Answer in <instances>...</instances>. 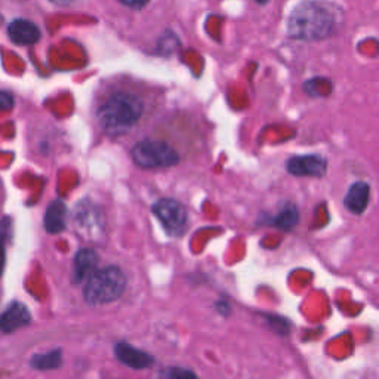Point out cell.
Here are the masks:
<instances>
[{"mask_svg":"<svg viewBox=\"0 0 379 379\" xmlns=\"http://www.w3.org/2000/svg\"><path fill=\"white\" fill-rule=\"evenodd\" d=\"M144 113V102L129 92H116L98 109V122L105 133L122 136L131 132Z\"/></svg>","mask_w":379,"mask_h":379,"instance_id":"obj_1","label":"cell"},{"mask_svg":"<svg viewBox=\"0 0 379 379\" xmlns=\"http://www.w3.org/2000/svg\"><path fill=\"white\" fill-rule=\"evenodd\" d=\"M335 23L337 17L330 5L310 0L294 9L287 23V33L298 40H320L332 33Z\"/></svg>","mask_w":379,"mask_h":379,"instance_id":"obj_2","label":"cell"},{"mask_svg":"<svg viewBox=\"0 0 379 379\" xmlns=\"http://www.w3.org/2000/svg\"><path fill=\"white\" fill-rule=\"evenodd\" d=\"M126 289L125 272L116 265L97 268L83 287V296L89 306L112 304L124 295Z\"/></svg>","mask_w":379,"mask_h":379,"instance_id":"obj_3","label":"cell"},{"mask_svg":"<svg viewBox=\"0 0 379 379\" xmlns=\"http://www.w3.org/2000/svg\"><path fill=\"white\" fill-rule=\"evenodd\" d=\"M131 157L136 166L143 169L172 168L179 163L178 151L164 141L144 140L132 147Z\"/></svg>","mask_w":379,"mask_h":379,"instance_id":"obj_4","label":"cell"},{"mask_svg":"<svg viewBox=\"0 0 379 379\" xmlns=\"http://www.w3.org/2000/svg\"><path fill=\"white\" fill-rule=\"evenodd\" d=\"M153 214L162 222L164 231L169 236L179 237L186 233L188 215L181 202L174 199H160L153 206Z\"/></svg>","mask_w":379,"mask_h":379,"instance_id":"obj_5","label":"cell"},{"mask_svg":"<svg viewBox=\"0 0 379 379\" xmlns=\"http://www.w3.org/2000/svg\"><path fill=\"white\" fill-rule=\"evenodd\" d=\"M287 172L295 176L322 178L327 171V162L320 155L294 156L286 163Z\"/></svg>","mask_w":379,"mask_h":379,"instance_id":"obj_6","label":"cell"},{"mask_svg":"<svg viewBox=\"0 0 379 379\" xmlns=\"http://www.w3.org/2000/svg\"><path fill=\"white\" fill-rule=\"evenodd\" d=\"M114 354L122 365L133 371L148 369L155 363V359L148 353L140 350V348H135L131 344L124 342V341H120L114 345Z\"/></svg>","mask_w":379,"mask_h":379,"instance_id":"obj_7","label":"cell"},{"mask_svg":"<svg viewBox=\"0 0 379 379\" xmlns=\"http://www.w3.org/2000/svg\"><path fill=\"white\" fill-rule=\"evenodd\" d=\"M32 322V315L21 302H13L2 314H0V330L12 333Z\"/></svg>","mask_w":379,"mask_h":379,"instance_id":"obj_8","label":"cell"},{"mask_svg":"<svg viewBox=\"0 0 379 379\" xmlns=\"http://www.w3.org/2000/svg\"><path fill=\"white\" fill-rule=\"evenodd\" d=\"M8 35L13 43L21 44V47H28V44H35L39 42L40 30L35 23L20 18L9 24Z\"/></svg>","mask_w":379,"mask_h":379,"instance_id":"obj_9","label":"cell"},{"mask_svg":"<svg viewBox=\"0 0 379 379\" xmlns=\"http://www.w3.org/2000/svg\"><path fill=\"white\" fill-rule=\"evenodd\" d=\"M100 256L94 249H80L74 256L73 280L74 283L86 282V279L98 268Z\"/></svg>","mask_w":379,"mask_h":379,"instance_id":"obj_10","label":"cell"},{"mask_svg":"<svg viewBox=\"0 0 379 379\" xmlns=\"http://www.w3.org/2000/svg\"><path fill=\"white\" fill-rule=\"evenodd\" d=\"M371 200V186L365 181H357L344 197L345 207L354 215H361Z\"/></svg>","mask_w":379,"mask_h":379,"instance_id":"obj_11","label":"cell"},{"mask_svg":"<svg viewBox=\"0 0 379 379\" xmlns=\"http://www.w3.org/2000/svg\"><path fill=\"white\" fill-rule=\"evenodd\" d=\"M67 206L61 200H54L44 214V229L51 234H58L66 230Z\"/></svg>","mask_w":379,"mask_h":379,"instance_id":"obj_12","label":"cell"},{"mask_svg":"<svg viewBox=\"0 0 379 379\" xmlns=\"http://www.w3.org/2000/svg\"><path fill=\"white\" fill-rule=\"evenodd\" d=\"M270 222L283 231H291L299 222V209L294 203H286Z\"/></svg>","mask_w":379,"mask_h":379,"instance_id":"obj_13","label":"cell"},{"mask_svg":"<svg viewBox=\"0 0 379 379\" xmlns=\"http://www.w3.org/2000/svg\"><path fill=\"white\" fill-rule=\"evenodd\" d=\"M32 365L33 369L36 371H54L58 369L63 365V353L61 350H54L49 353H43V354H36L32 359Z\"/></svg>","mask_w":379,"mask_h":379,"instance_id":"obj_14","label":"cell"},{"mask_svg":"<svg viewBox=\"0 0 379 379\" xmlns=\"http://www.w3.org/2000/svg\"><path fill=\"white\" fill-rule=\"evenodd\" d=\"M98 212L95 206H90L88 203H82L80 209L76 210V222H78L82 229L94 231L95 227H98Z\"/></svg>","mask_w":379,"mask_h":379,"instance_id":"obj_15","label":"cell"},{"mask_svg":"<svg viewBox=\"0 0 379 379\" xmlns=\"http://www.w3.org/2000/svg\"><path fill=\"white\" fill-rule=\"evenodd\" d=\"M11 221L8 218L0 221V276H2L4 268H5V240L9 236V229H11Z\"/></svg>","mask_w":379,"mask_h":379,"instance_id":"obj_16","label":"cell"},{"mask_svg":"<svg viewBox=\"0 0 379 379\" xmlns=\"http://www.w3.org/2000/svg\"><path fill=\"white\" fill-rule=\"evenodd\" d=\"M162 376H168V378H181V376H191V378H195V373H193L191 371L188 369H184V368H171L168 371L162 372Z\"/></svg>","mask_w":379,"mask_h":379,"instance_id":"obj_17","label":"cell"},{"mask_svg":"<svg viewBox=\"0 0 379 379\" xmlns=\"http://www.w3.org/2000/svg\"><path fill=\"white\" fill-rule=\"evenodd\" d=\"M13 107V97L9 92L0 90V112H6Z\"/></svg>","mask_w":379,"mask_h":379,"instance_id":"obj_18","label":"cell"},{"mask_svg":"<svg viewBox=\"0 0 379 379\" xmlns=\"http://www.w3.org/2000/svg\"><path fill=\"white\" fill-rule=\"evenodd\" d=\"M120 2L131 6V8H144L150 0H120Z\"/></svg>","mask_w":379,"mask_h":379,"instance_id":"obj_19","label":"cell"},{"mask_svg":"<svg viewBox=\"0 0 379 379\" xmlns=\"http://www.w3.org/2000/svg\"><path fill=\"white\" fill-rule=\"evenodd\" d=\"M51 2L55 5H59V6H66V5L71 4V0H51Z\"/></svg>","mask_w":379,"mask_h":379,"instance_id":"obj_20","label":"cell"},{"mask_svg":"<svg viewBox=\"0 0 379 379\" xmlns=\"http://www.w3.org/2000/svg\"><path fill=\"white\" fill-rule=\"evenodd\" d=\"M256 2H258V4H267L268 0H256Z\"/></svg>","mask_w":379,"mask_h":379,"instance_id":"obj_21","label":"cell"}]
</instances>
